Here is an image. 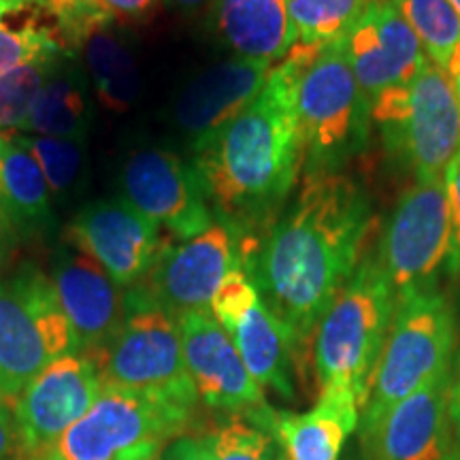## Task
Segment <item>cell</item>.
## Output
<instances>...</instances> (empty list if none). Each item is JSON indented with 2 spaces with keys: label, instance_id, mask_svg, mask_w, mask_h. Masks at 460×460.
I'll return each instance as SVG.
<instances>
[{
  "label": "cell",
  "instance_id": "1",
  "mask_svg": "<svg viewBox=\"0 0 460 460\" xmlns=\"http://www.w3.org/2000/svg\"><path fill=\"white\" fill-rule=\"evenodd\" d=\"M373 220L371 200L341 172H305L296 199L256 241L243 271L303 348L352 278Z\"/></svg>",
  "mask_w": 460,
  "mask_h": 460
},
{
  "label": "cell",
  "instance_id": "2",
  "mask_svg": "<svg viewBox=\"0 0 460 460\" xmlns=\"http://www.w3.org/2000/svg\"><path fill=\"white\" fill-rule=\"evenodd\" d=\"M322 45L296 43L273 65L261 94L237 118L197 143L199 171L217 220L250 247L286 209L303 166L295 82Z\"/></svg>",
  "mask_w": 460,
  "mask_h": 460
},
{
  "label": "cell",
  "instance_id": "3",
  "mask_svg": "<svg viewBox=\"0 0 460 460\" xmlns=\"http://www.w3.org/2000/svg\"><path fill=\"white\" fill-rule=\"evenodd\" d=\"M396 292L377 256L356 264L352 278L314 332V369L320 394L352 396L362 413L386 343Z\"/></svg>",
  "mask_w": 460,
  "mask_h": 460
},
{
  "label": "cell",
  "instance_id": "4",
  "mask_svg": "<svg viewBox=\"0 0 460 460\" xmlns=\"http://www.w3.org/2000/svg\"><path fill=\"white\" fill-rule=\"evenodd\" d=\"M305 172H341L367 147L371 102L362 94L341 39L322 45L295 82Z\"/></svg>",
  "mask_w": 460,
  "mask_h": 460
},
{
  "label": "cell",
  "instance_id": "5",
  "mask_svg": "<svg viewBox=\"0 0 460 460\" xmlns=\"http://www.w3.org/2000/svg\"><path fill=\"white\" fill-rule=\"evenodd\" d=\"M456 309L441 288L396 296L386 343L373 373L369 401L358 429L369 427L394 402L452 367L456 354Z\"/></svg>",
  "mask_w": 460,
  "mask_h": 460
},
{
  "label": "cell",
  "instance_id": "6",
  "mask_svg": "<svg viewBox=\"0 0 460 460\" xmlns=\"http://www.w3.org/2000/svg\"><path fill=\"white\" fill-rule=\"evenodd\" d=\"M371 122L384 146L416 180L444 177L460 152V96L446 71L427 62L411 84L396 85L371 102Z\"/></svg>",
  "mask_w": 460,
  "mask_h": 460
},
{
  "label": "cell",
  "instance_id": "7",
  "mask_svg": "<svg viewBox=\"0 0 460 460\" xmlns=\"http://www.w3.org/2000/svg\"><path fill=\"white\" fill-rule=\"evenodd\" d=\"M66 354H77V339L51 278L26 264L0 279V402L11 410L28 384Z\"/></svg>",
  "mask_w": 460,
  "mask_h": 460
},
{
  "label": "cell",
  "instance_id": "8",
  "mask_svg": "<svg viewBox=\"0 0 460 460\" xmlns=\"http://www.w3.org/2000/svg\"><path fill=\"white\" fill-rule=\"evenodd\" d=\"M102 384L152 394L183 410H197L199 394L183 358L177 318L156 307L137 288L124 295V322L94 358Z\"/></svg>",
  "mask_w": 460,
  "mask_h": 460
},
{
  "label": "cell",
  "instance_id": "9",
  "mask_svg": "<svg viewBox=\"0 0 460 460\" xmlns=\"http://www.w3.org/2000/svg\"><path fill=\"white\" fill-rule=\"evenodd\" d=\"M377 262L396 296L439 288L444 275L460 271L446 177L416 180L401 194L382 233Z\"/></svg>",
  "mask_w": 460,
  "mask_h": 460
},
{
  "label": "cell",
  "instance_id": "10",
  "mask_svg": "<svg viewBox=\"0 0 460 460\" xmlns=\"http://www.w3.org/2000/svg\"><path fill=\"white\" fill-rule=\"evenodd\" d=\"M192 416L194 411L152 394L102 384L90 411L60 437L43 460H118L137 447L177 439Z\"/></svg>",
  "mask_w": 460,
  "mask_h": 460
},
{
  "label": "cell",
  "instance_id": "11",
  "mask_svg": "<svg viewBox=\"0 0 460 460\" xmlns=\"http://www.w3.org/2000/svg\"><path fill=\"white\" fill-rule=\"evenodd\" d=\"M233 269H243L241 239L228 224L216 220L205 233L180 245L166 243L149 273L132 288L177 318L209 307L217 286Z\"/></svg>",
  "mask_w": 460,
  "mask_h": 460
},
{
  "label": "cell",
  "instance_id": "12",
  "mask_svg": "<svg viewBox=\"0 0 460 460\" xmlns=\"http://www.w3.org/2000/svg\"><path fill=\"white\" fill-rule=\"evenodd\" d=\"M122 192L126 203L177 241L197 237L216 222L199 171L169 149H135L124 163Z\"/></svg>",
  "mask_w": 460,
  "mask_h": 460
},
{
  "label": "cell",
  "instance_id": "13",
  "mask_svg": "<svg viewBox=\"0 0 460 460\" xmlns=\"http://www.w3.org/2000/svg\"><path fill=\"white\" fill-rule=\"evenodd\" d=\"M183 358L199 401L233 416L275 418L261 384L247 371L237 345L211 309H192L177 315Z\"/></svg>",
  "mask_w": 460,
  "mask_h": 460
},
{
  "label": "cell",
  "instance_id": "14",
  "mask_svg": "<svg viewBox=\"0 0 460 460\" xmlns=\"http://www.w3.org/2000/svg\"><path fill=\"white\" fill-rule=\"evenodd\" d=\"M102 390L94 360L66 354L39 373L11 407L28 460H43Z\"/></svg>",
  "mask_w": 460,
  "mask_h": 460
},
{
  "label": "cell",
  "instance_id": "15",
  "mask_svg": "<svg viewBox=\"0 0 460 460\" xmlns=\"http://www.w3.org/2000/svg\"><path fill=\"white\" fill-rule=\"evenodd\" d=\"M452 367L360 429L367 460H458L450 424Z\"/></svg>",
  "mask_w": 460,
  "mask_h": 460
},
{
  "label": "cell",
  "instance_id": "16",
  "mask_svg": "<svg viewBox=\"0 0 460 460\" xmlns=\"http://www.w3.org/2000/svg\"><path fill=\"white\" fill-rule=\"evenodd\" d=\"M51 281L71 322L77 354L94 360L124 322V295L94 256L65 234L54 256Z\"/></svg>",
  "mask_w": 460,
  "mask_h": 460
},
{
  "label": "cell",
  "instance_id": "17",
  "mask_svg": "<svg viewBox=\"0 0 460 460\" xmlns=\"http://www.w3.org/2000/svg\"><path fill=\"white\" fill-rule=\"evenodd\" d=\"M341 41L356 82L369 102L382 92L411 84L427 65L422 43L393 0H371Z\"/></svg>",
  "mask_w": 460,
  "mask_h": 460
},
{
  "label": "cell",
  "instance_id": "18",
  "mask_svg": "<svg viewBox=\"0 0 460 460\" xmlns=\"http://www.w3.org/2000/svg\"><path fill=\"white\" fill-rule=\"evenodd\" d=\"M66 233L101 262L119 288L139 284L166 247L158 224L124 199L85 205Z\"/></svg>",
  "mask_w": 460,
  "mask_h": 460
},
{
  "label": "cell",
  "instance_id": "19",
  "mask_svg": "<svg viewBox=\"0 0 460 460\" xmlns=\"http://www.w3.org/2000/svg\"><path fill=\"white\" fill-rule=\"evenodd\" d=\"M271 68V62L233 58L190 79L177 96L172 115L192 147L237 118L261 94Z\"/></svg>",
  "mask_w": 460,
  "mask_h": 460
},
{
  "label": "cell",
  "instance_id": "20",
  "mask_svg": "<svg viewBox=\"0 0 460 460\" xmlns=\"http://www.w3.org/2000/svg\"><path fill=\"white\" fill-rule=\"evenodd\" d=\"M211 22L224 45L245 60L275 65L298 39L286 0H214Z\"/></svg>",
  "mask_w": 460,
  "mask_h": 460
},
{
  "label": "cell",
  "instance_id": "21",
  "mask_svg": "<svg viewBox=\"0 0 460 460\" xmlns=\"http://www.w3.org/2000/svg\"><path fill=\"white\" fill-rule=\"evenodd\" d=\"M358 422L360 410L352 396L320 394L312 411L278 413L275 427L288 460H337Z\"/></svg>",
  "mask_w": 460,
  "mask_h": 460
},
{
  "label": "cell",
  "instance_id": "22",
  "mask_svg": "<svg viewBox=\"0 0 460 460\" xmlns=\"http://www.w3.org/2000/svg\"><path fill=\"white\" fill-rule=\"evenodd\" d=\"M228 335L261 388H271L288 401L295 399L292 362L296 343L290 331L269 312L261 298L237 322V326L228 331Z\"/></svg>",
  "mask_w": 460,
  "mask_h": 460
},
{
  "label": "cell",
  "instance_id": "23",
  "mask_svg": "<svg viewBox=\"0 0 460 460\" xmlns=\"http://www.w3.org/2000/svg\"><path fill=\"white\" fill-rule=\"evenodd\" d=\"M0 199L20 234H37L54 224L48 180L20 135L0 137Z\"/></svg>",
  "mask_w": 460,
  "mask_h": 460
},
{
  "label": "cell",
  "instance_id": "24",
  "mask_svg": "<svg viewBox=\"0 0 460 460\" xmlns=\"http://www.w3.org/2000/svg\"><path fill=\"white\" fill-rule=\"evenodd\" d=\"M92 118L94 115L84 71L73 65V58L60 56L34 101L24 132L60 139H88Z\"/></svg>",
  "mask_w": 460,
  "mask_h": 460
},
{
  "label": "cell",
  "instance_id": "25",
  "mask_svg": "<svg viewBox=\"0 0 460 460\" xmlns=\"http://www.w3.org/2000/svg\"><path fill=\"white\" fill-rule=\"evenodd\" d=\"M79 54L107 111L124 113L141 96V73L128 45L115 32V22H105L90 32Z\"/></svg>",
  "mask_w": 460,
  "mask_h": 460
},
{
  "label": "cell",
  "instance_id": "26",
  "mask_svg": "<svg viewBox=\"0 0 460 460\" xmlns=\"http://www.w3.org/2000/svg\"><path fill=\"white\" fill-rule=\"evenodd\" d=\"M54 56H62V51L45 0H9L0 4V77Z\"/></svg>",
  "mask_w": 460,
  "mask_h": 460
},
{
  "label": "cell",
  "instance_id": "27",
  "mask_svg": "<svg viewBox=\"0 0 460 460\" xmlns=\"http://www.w3.org/2000/svg\"><path fill=\"white\" fill-rule=\"evenodd\" d=\"M393 4L416 32L433 65L446 71L460 43V15L450 0H393Z\"/></svg>",
  "mask_w": 460,
  "mask_h": 460
},
{
  "label": "cell",
  "instance_id": "28",
  "mask_svg": "<svg viewBox=\"0 0 460 460\" xmlns=\"http://www.w3.org/2000/svg\"><path fill=\"white\" fill-rule=\"evenodd\" d=\"M211 460H286L278 429L254 416H233L207 435Z\"/></svg>",
  "mask_w": 460,
  "mask_h": 460
},
{
  "label": "cell",
  "instance_id": "29",
  "mask_svg": "<svg viewBox=\"0 0 460 460\" xmlns=\"http://www.w3.org/2000/svg\"><path fill=\"white\" fill-rule=\"evenodd\" d=\"M301 43L326 45L356 24L371 0H286Z\"/></svg>",
  "mask_w": 460,
  "mask_h": 460
},
{
  "label": "cell",
  "instance_id": "30",
  "mask_svg": "<svg viewBox=\"0 0 460 460\" xmlns=\"http://www.w3.org/2000/svg\"><path fill=\"white\" fill-rule=\"evenodd\" d=\"M58 58L31 62L0 77V137H13L26 128L31 109Z\"/></svg>",
  "mask_w": 460,
  "mask_h": 460
},
{
  "label": "cell",
  "instance_id": "31",
  "mask_svg": "<svg viewBox=\"0 0 460 460\" xmlns=\"http://www.w3.org/2000/svg\"><path fill=\"white\" fill-rule=\"evenodd\" d=\"M24 146L41 164L48 186L58 197L71 194L79 183L85 166V139H60V137L31 135L22 137Z\"/></svg>",
  "mask_w": 460,
  "mask_h": 460
},
{
  "label": "cell",
  "instance_id": "32",
  "mask_svg": "<svg viewBox=\"0 0 460 460\" xmlns=\"http://www.w3.org/2000/svg\"><path fill=\"white\" fill-rule=\"evenodd\" d=\"M258 290L252 284V279L247 278L243 269H233L226 278L222 279V284L217 286L214 298H211V314L220 322L224 329L233 331L237 326V322L254 307L258 301Z\"/></svg>",
  "mask_w": 460,
  "mask_h": 460
},
{
  "label": "cell",
  "instance_id": "33",
  "mask_svg": "<svg viewBox=\"0 0 460 460\" xmlns=\"http://www.w3.org/2000/svg\"><path fill=\"white\" fill-rule=\"evenodd\" d=\"M0 460H28L13 411L0 402Z\"/></svg>",
  "mask_w": 460,
  "mask_h": 460
},
{
  "label": "cell",
  "instance_id": "34",
  "mask_svg": "<svg viewBox=\"0 0 460 460\" xmlns=\"http://www.w3.org/2000/svg\"><path fill=\"white\" fill-rule=\"evenodd\" d=\"M102 11L118 24H130L149 15L156 0H99Z\"/></svg>",
  "mask_w": 460,
  "mask_h": 460
},
{
  "label": "cell",
  "instance_id": "35",
  "mask_svg": "<svg viewBox=\"0 0 460 460\" xmlns=\"http://www.w3.org/2000/svg\"><path fill=\"white\" fill-rule=\"evenodd\" d=\"M160 460H211L207 437H177L164 447Z\"/></svg>",
  "mask_w": 460,
  "mask_h": 460
},
{
  "label": "cell",
  "instance_id": "36",
  "mask_svg": "<svg viewBox=\"0 0 460 460\" xmlns=\"http://www.w3.org/2000/svg\"><path fill=\"white\" fill-rule=\"evenodd\" d=\"M446 188H447V200H450L454 243H456L460 252V152L454 156L450 166H447Z\"/></svg>",
  "mask_w": 460,
  "mask_h": 460
},
{
  "label": "cell",
  "instance_id": "37",
  "mask_svg": "<svg viewBox=\"0 0 460 460\" xmlns=\"http://www.w3.org/2000/svg\"><path fill=\"white\" fill-rule=\"evenodd\" d=\"M450 424L454 435V447H456V458L460 460V349L454 354L452 360V377H450Z\"/></svg>",
  "mask_w": 460,
  "mask_h": 460
},
{
  "label": "cell",
  "instance_id": "38",
  "mask_svg": "<svg viewBox=\"0 0 460 460\" xmlns=\"http://www.w3.org/2000/svg\"><path fill=\"white\" fill-rule=\"evenodd\" d=\"M17 237H20V233L15 230L13 222H11L9 217L7 207H4L3 199H0V261L7 258L9 252L13 250L17 243Z\"/></svg>",
  "mask_w": 460,
  "mask_h": 460
},
{
  "label": "cell",
  "instance_id": "39",
  "mask_svg": "<svg viewBox=\"0 0 460 460\" xmlns=\"http://www.w3.org/2000/svg\"><path fill=\"white\" fill-rule=\"evenodd\" d=\"M160 454H163V446H143L126 452L118 460H160Z\"/></svg>",
  "mask_w": 460,
  "mask_h": 460
},
{
  "label": "cell",
  "instance_id": "40",
  "mask_svg": "<svg viewBox=\"0 0 460 460\" xmlns=\"http://www.w3.org/2000/svg\"><path fill=\"white\" fill-rule=\"evenodd\" d=\"M446 73H447V77L452 79L454 88H456L458 96H460V43L456 45V49L452 51L450 62H447V66H446Z\"/></svg>",
  "mask_w": 460,
  "mask_h": 460
},
{
  "label": "cell",
  "instance_id": "41",
  "mask_svg": "<svg viewBox=\"0 0 460 460\" xmlns=\"http://www.w3.org/2000/svg\"><path fill=\"white\" fill-rule=\"evenodd\" d=\"M166 3L181 11H197L203 7L207 0H166Z\"/></svg>",
  "mask_w": 460,
  "mask_h": 460
},
{
  "label": "cell",
  "instance_id": "42",
  "mask_svg": "<svg viewBox=\"0 0 460 460\" xmlns=\"http://www.w3.org/2000/svg\"><path fill=\"white\" fill-rule=\"evenodd\" d=\"M450 4L454 9H456V13L460 15V0H450Z\"/></svg>",
  "mask_w": 460,
  "mask_h": 460
},
{
  "label": "cell",
  "instance_id": "43",
  "mask_svg": "<svg viewBox=\"0 0 460 460\" xmlns=\"http://www.w3.org/2000/svg\"><path fill=\"white\" fill-rule=\"evenodd\" d=\"M4 3H9V0H0V4H4Z\"/></svg>",
  "mask_w": 460,
  "mask_h": 460
},
{
  "label": "cell",
  "instance_id": "44",
  "mask_svg": "<svg viewBox=\"0 0 460 460\" xmlns=\"http://www.w3.org/2000/svg\"><path fill=\"white\" fill-rule=\"evenodd\" d=\"M286 460H288V456H286Z\"/></svg>",
  "mask_w": 460,
  "mask_h": 460
}]
</instances>
